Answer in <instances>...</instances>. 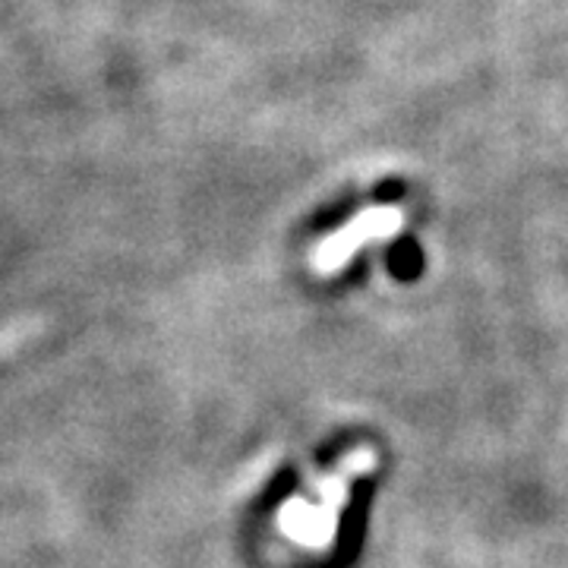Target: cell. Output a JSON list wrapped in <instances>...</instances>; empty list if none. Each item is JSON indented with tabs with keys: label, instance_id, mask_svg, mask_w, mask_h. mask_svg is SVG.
Instances as JSON below:
<instances>
[{
	"label": "cell",
	"instance_id": "cell-1",
	"mask_svg": "<svg viewBox=\"0 0 568 568\" xmlns=\"http://www.w3.org/2000/svg\"><path fill=\"white\" fill-rule=\"evenodd\" d=\"M402 224H405V215L395 205L364 209L354 222H347L342 231H335L332 237H325L323 244L313 250V268L320 275H335L345 268V263L357 250H364L369 241H386L392 234H398Z\"/></svg>",
	"mask_w": 568,
	"mask_h": 568
}]
</instances>
